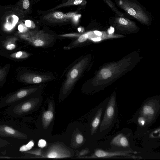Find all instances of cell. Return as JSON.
I'll list each match as a JSON object with an SVG mask.
<instances>
[{"label": "cell", "mask_w": 160, "mask_h": 160, "mask_svg": "<svg viewBox=\"0 0 160 160\" xmlns=\"http://www.w3.org/2000/svg\"><path fill=\"white\" fill-rule=\"evenodd\" d=\"M86 0H68L65 3L59 5L50 11H53L63 7L74 5H84L86 4Z\"/></svg>", "instance_id": "cell-15"}, {"label": "cell", "mask_w": 160, "mask_h": 160, "mask_svg": "<svg viewBox=\"0 0 160 160\" xmlns=\"http://www.w3.org/2000/svg\"><path fill=\"white\" fill-rule=\"evenodd\" d=\"M11 143L10 142L0 138V148H2L10 146Z\"/></svg>", "instance_id": "cell-26"}, {"label": "cell", "mask_w": 160, "mask_h": 160, "mask_svg": "<svg viewBox=\"0 0 160 160\" xmlns=\"http://www.w3.org/2000/svg\"><path fill=\"white\" fill-rule=\"evenodd\" d=\"M94 33L97 35L101 36L102 34V33L99 31H95L94 32Z\"/></svg>", "instance_id": "cell-32"}, {"label": "cell", "mask_w": 160, "mask_h": 160, "mask_svg": "<svg viewBox=\"0 0 160 160\" xmlns=\"http://www.w3.org/2000/svg\"><path fill=\"white\" fill-rule=\"evenodd\" d=\"M138 121L140 125L143 126L145 125L146 120L145 118L142 116L138 118Z\"/></svg>", "instance_id": "cell-27"}, {"label": "cell", "mask_w": 160, "mask_h": 160, "mask_svg": "<svg viewBox=\"0 0 160 160\" xmlns=\"http://www.w3.org/2000/svg\"><path fill=\"white\" fill-rule=\"evenodd\" d=\"M116 108V101L112 97L108 103L101 125V131L106 130L112 124L115 117Z\"/></svg>", "instance_id": "cell-6"}, {"label": "cell", "mask_w": 160, "mask_h": 160, "mask_svg": "<svg viewBox=\"0 0 160 160\" xmlns=\"http://www.w3.org/2000/svg\"><path fill=\"white\" fill-rule=\"evenodd\" d=\"M49 79V77L41 76L33 73H26L21 75L20 80L28 84L39 83L46 81Z\"/></svg>", "instance_id": "cell-9"}, {"label": "cell", "mask_w": 160, "mask_h": 160, "mask_svg": "<svg viewBox=\"0 0 160 160\" xmlns=\"http://www.w3.org/2000/svg\"><path fill=\"white\" fill-rule=\"evenodd\" d=\"M71 156L70 152L61 146L56 144L51 146L42 157L49 158H59Z\"/></svg>", "instance_id": "cell-7"}, {"label": "cell", "mask_w": 160, "mask_h": 160, "mask_svg": "<svg viewBox=\"0 0 160 160\" xmlns=\"http://www.w3.org/2000/svg\"><path fill=\"white\" fill-rule=\"evenodd\" d=\"M0 136L24 140L27 138V135L19 131L6 125H0Z\"/></svg>", "instance_id": "cell-8"}, {"label": "cell", "mask_w": 160, "mask_h": 160, "mask_svg": "<svg viewBox=\"0 0 160 160\" xmlns=\"http://www.w3.org/2000/svg\"><path fill=\"white\" fill-rule=\"evenodd\" d=\"M88 37V34L85 33L80 36L78 39V41L79 42H82L86 41Z\"/></svg>", "instance_id": "cell-24"}, {"label": "cell", "mask_w": 160, "mask_h": 160, "mask_svg": "<svg viewBox=\"0 0 160 160\" xmlns=\"http://www.w3.org/2000/svg\"><path fill=\"white\" fill-rule=\"evenodd\" d=\"M24 153L26 154H30L42 157L43 155V154H42L41 150V149L30 150L29 151L24 152Z\"/></svg>", "instance_id": "cell-21"}, {"label": "cell", "mask_w": 160, "mask_h": 160, "mask_svg": "<svg viewBox=\"0 0 160 160\" xmlns=\"http://www.w3.org/2000/svg\"><path fill=\"white\" fill-rule=\"evenodd\" d=\"M84 140L83 136L80 134H78L76 136L75 140L78 144H81Z\"/></svg>", "instance_id": "cell-23"}, {"label": "cell", "mask_w": 160, "mask_h": 160, "mask_svg": "<svg viewBox=\"0 0 160 160\" xmlns=\"http://www.w3.org/2000/svg\"><path fill=\"white\" fill-rule=\"evenodd\" d=\"M113 144L126 147L129 145L127 138L124 135L119 134L115 137L112 140Z\"/></svg>", "instance_id": "cell-14"}, {"label": "cell", "mask_w": 160, "mask_h": 160, "mask_svg": "<svg viewBox=\"0 0 160 160\" xmlns=\"http://www.w3.org/2000/svg\"><path fill=\"white\" fill-rule=\"evenodd\" d=\"M29 55V54L25 52L19 51L12 54L10 57L16 59H24L28 57Z\"/></svg>", "instance_id": "cell-18"}, {"label": "cell", "mask_w": 160, "mask_h": 160, "mask_svg": "<svg viewBox=\"0 0 160 160\" xmlns=\"http://www.w3.org/2000/svg\"><path fill=\"white\" fill-rule=\"evenodd\" d=\"M31 22L30 21L27 20L25 21V25L27 27H30L31 26Z\"/></svg>", "instance_id": "cell-30"}, {"label": "cell", "mask_w": 160, "mask_h": 160, "mask_svg": "<svg viewBox=\"0 0 160 160\" xmlns=\"http://www.w3.org/2000/svg\"><path fill=\"white\" fill-rule=\"evenodd\" d=\"M102 113V109H99L93 119L91 124V132L93 133L98 128L100 123V119Z\"/></svg>", "instance_id": "cell-16"}, {"label": "cell", "mask_w": 160, "mask_h": 160, "mask_svg": "<svg viewBox=\"0 0 160 160\" xmlns=\"http://www.w3.org/2000/svg\"><path fill=\"white\" fill-rule=\"evenodd\" d=\"M12 158L11 157L0 156V159H10Z\"/></svg>", "instance_id": "cell-34"}, {"label": "cell", "mask_w": 160, "mask_h": 160, "mask_svg": "<svg viewBox=\"0 0 160 160\" xmlns=\"http://www.w3.org/2000/svg\"><path fill=\"white\" fill-rule=\"evenodd\" d=\"M100 73L102 75V78L104 79H107L110 77L112 75L111 72L107 68H104L102 69Z\"/></svg>", "instance_id": "cell-20"}, {"label": "cell", "mask_w": 160, "mask_h": 160, "mask_svg": "<svg viewBox=\"0 0 160 160\" xmlns=\"http://www.w3.org/2000/svg\"><path fill=\"white\" fill-rule=\"evenodd\" d=\"M34 145V142L32 140H31L26 145L22 146L20 148L19 151L24 152L29 151L32 148Z\"/></svg>", "instance_id": "cell-19"}, {"label": "cell", "mask_w": 160, "mask_h": 160, "mask_svg": "<svg viewBox=\"0 0 160 160\" xmlns=\"http://www.w3.org/2000/svg\"><path fill=\"white\" fill-rule=\"evenodd\" d=\"M43 19L49 22L58 23L64 22L66 20V17L62 12H55L48 13L45 15Z\"/></svg>", "instance_id": "cell-10"}, {"label": "cell", "mask_w": 160, "mask_h": 160, "mask_svg": "<svg viewBox=\"0 0 160 160\" xmlns=\"http://www.w3.org/2000/svg\"><path fill=\"white\" fill-rule=\"evenodd\" d=\"M53 118V107L52 103L48 105V109L44 112L42 116V123L44 128H47Z\"/></svg>", "instance_id": "cell-11"}, {"label": "cell", "mask_w": 160, "mask_h": 160, "mask_svg": "<svg viewBox=\"0 0 160 160\" xmlns=\"http://www.w3.org/2000/svg\"><path fill=\"white\" fill-rule=\"evenodd\" d=\"M18 29L20 32H22L23 30V26L21 24L19 25L18 26Z\"/></svg>", "instance_id": "cell-31"}, {"label": "cell", "mask_w": 160, "mask_h": 160, "mask_svg": "<svg viewBox=\"0 0 160 160\" xmlns=\"http://www.w3.org/2000/svg\"><path fill=\"white\" fill-rule=\"evenodd\" d=\"M35 98L25 100L8 106L6 111L10 115L17 118H20L30 112L37 105Z\"/></svg>", "instance_id": "cell-2"}, {"label": "cell", "mask_w": 160, "mask_h": 160, "mask_svg": "<svg viewBox=\"0 0 160 160\" xmlns=\"http://www.w3.org/2000/svg\"><path fill=\"white\" fill-rule=\"evenodd\" d=\"M37 90V88H34L23 89L2 98L0 99V109L25 100Z\"/></svg>", "instance_id": "cell-3"}, {"label": "cell", "mask_w": 160, "mask_h": 160, "mask_svg": "<svg viewBox=\"0 0 160 160\" xmlns=\"http://www.w3.org/2000/svg\"><path fill=\"white\" fill-rule=\"evenodd\" d=\"M85 62V60L82 59L76 64L69 71L63 85L62 91L64 94L67 93L72 88L81 75Z\"/></svg>", "instance_id": "cell-5"}, {"label": "cell", "mask_w": 160, "mask_h": 160, "mask_svg": "<svg viewBox=\"0 0 160 160\" xmlns=\"http://www.w3.org/2000/svg\"><path fill=\"white\" fill-rule=\"evenodd\" d=\"M29 2L28 0H24L23 2V7L25 9H28L29 6Z\"/></svg>", "instance_id": "cell-28"}, {"label": "cell", "mask_w": 160, "mask_h": 160, "mask_svg": "<svg viewBox=\"0 0 160 160\" xmlns=\"http://www.w3.org/2000/svg\"><path fill=\"white\" fill-rule=\"evenodd\" d=\"M23 38L30 43L36 47L47 46L53 38L52 35L42 30L30 32Z\"/></svg>", "instance_id": "cell-4"}, {"label": "cell", "mask_w": 160, "mask_h": 160, "mask_svg": "<svg viewBox=\"0 0 160 160\" xmlns=\"http://www.w3.org/2000/svg\"><path fill=\"white\" fill-rule=\"evenodd\" d=\"M114 28H111L110 30L108 31V32L109 34H111L114 31Z\"/></svg>", "instance_id": "cell-35"}, {"label": "cell", "mask_w": 160, "mask_h": 160, "mask_svg": "<svg viewBox=\"0 0 160 160\" xmlns=\"http://www.w3.org/2000/svg\"><path fill=\"white\" fill-rule=\"evenodd\" d=\"M6 72L4 69H0V80L3 78L5 75Z\"/></svg>", "instance_id": "cell-29"}, {"label": "cell", "mask_w": 160, "mask_h": 160, "mask_svg": "<svg viewBox=\"0 0 160 160\" xmlns=\"http://www.w3.org/2000/svg\"><path fill=\"white\" fill-rule=\"evenodd\" d=\"M105 1L106 3H107L109 6L112 8V9L115 12L117 13V14L119 15H120L122 14L119 12V11H118L117 8H115V7L114 5L113 4V3L111 4L110 3V1L109 0H103Z\"/></svg>", "instance_id": "cell-22"}, {"label": "cell", "mask_w": 160, "mask_h": 160, "mask_svg": "<svg viewBox=\"0 0 160 160\" xmlns=\"http://www.w3.org/2000/svg\"><path fill=\"white\" fill-rule=\"evenodd\" d=\"M116 2L121 8L140 22L146 24L151 21V17L148 12L135 0H116Z\"/></svg>", "instance_id": "cell-1"}, {"label": "cell", "mask_w": 160, "mask_h": 160, "mask_svg": "<svg viewBox=\"0 0 160 160\" xmlns=\"http://www.w3.org/2000/svg\"><path fill=\"white\" fill-rule=\"evenodd\" d=\"M47 143L46 141L43 139H40L38 142V146L41 148H43L46 146Z\"/></svg>", "instance_id": "cell-25"}, {"label": "cell", "mask_w": 160, "mask_h": 160, "mask_svg": "<svg viewBox=\"0 0 160 160\" xmlns=\"http://www.w3.org/2000/svg\"><path fill=\"white\" fill-rule=\"evenodd\" d=\"M65 1H67L68 0H65Z\"/></svg>", "instance_id": "cell-36"}, {"label": "cell", "mask_w": 160, "mask_h": 160, "mask_svg": "<svg viewBox=\"0 0 160 160\" xmlns=\"http://www.w3.org/2000/svg\"><path fill=\"white\" fill-rule=\"evenodd\" d=\"M16 40L15 38H12L6 41L4 45L6 48L8 50L15 49L16 47L15 41Z\"/></svg>", "instance_id": "cell-17"}, {"label": "cell", "mask_w": 160, "mask_h": 160, "mask_svg": "<svg viewBox=\"0 0 160 160\" xmlns=\"http://www.w3.org/2000/svg\"><path fill=\"white\" fill-rule=\"evenodd\" d=\"M92 39L93 41H94L97 42L100 41V40H101V38L100 37H98L95 38H92Z\"/></svg>", "instance_id": "cell-33"}, {"label": "cell", "mask_w": 160, "mask_h": 160, "mask_svg": "<svg viewBox=\"0 0 160 160\" xmlns=\"http://www.w3.org/2000/svg\"><path fill=\"white\" fill-rule=\"evenodd\" d=\"M155 108L152 104H146L143 106L141 113L143 117L149 119L152 118L155 115Z\"/></svg>", "instance_id": "cell-13"}, {"label": "cell", "mask_w": 160, "mask_h": 160, "mask_svg": "<svg viewBox=\"0 0 160 160\" xmlns=\"http://www.w3.org/2000/svg\"><path fill=\"white\" fill-rule=\"evenodd\" d=\"M94 155L98 158H109L117 156L128 155V153L125 152H108L99 149L96 150Z\"/></svg>", "instance_id": "cell-12"}]
</instances>
